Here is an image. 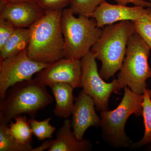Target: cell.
I'll list each match as a JSON object with an SVG mask.
<instances>
[{
    "mask_svg": "<svg viewBox=\"0 0 151 151\" xmlns=\"http://www.w3.org/2000/svg\"><path fill=\"white\" fill-rule=\"evenodd\" d=\"M48 64L37 62L31 58L28 54L27 48L17 55L1 60L0 100L4 99L11 86L32 79L33 76Z\"/></svg>",
    "mask_w": 151,
    "mask_h": 151,
    "instance_id": "8",
    "label": "cell"
},
{
    "mask_svg": "<svg viewBox=\"0 0 151 151\" xmlns=\"http://www.w3.org/2000/svg\"><path fill=\"white\" fill-rule=\"evenodd\" d=\"M81 60L63 58L49 63L37 73L36 78L45 86L65 83L73 89L81 87Z\"/></svg>",
    "mask_w": 151,
    "mask_h": 151,
    "instance_id": "9",
    "label": "cell"
},
{
    "mask_svg": "<svg viewBox=\"0 0 151 151\" xmlns=\"http://www.w3.org/2000/svg\"><path fill=\"white\" fill-rule=\"evenodd\" d=\"M74 16L70 8L63 10L61 29L65 42V57L81 60L101 36L103 29L94 18Z\"/></svg>",
    "mask_w": 151,
    "mask_h": 151,
    "instance_id": "5",
    "label": "cell"
},
{
    "mask_svg": "<svg viewBox=\"0 0 151 151\" xmlns=\"http://www.w3.org/2000/svg\"><path fill=\"white\" fill-rule=\"evenodd\" d=\"M139 6L133 7L109 4L106 1L98 6L91 16L96 21L97 26L103 29L106 26L123 21L134 22L142 17L148 11Z\"/></svg>",
    "mask_w": 151,
    "mask_h": 151,
    "instance_id": "10",
    "label": "cell"
},
{
    "mask_svg": "<svg viewBox=\"0 0 151 151\" xmlns=\"http://www.w3.org/2000/svg\"><path fill=\"white\" fill-rule=\"evenodd\" d=\"M135 32L145 41L151 49V8L140 19L133 22Z\"/></svg>",
    "mask_w": 151,
    "mask_h": 151,
    "instance_id": "21",
    "label": "cell"
},
{
    "mask_svg": "<svg viewBox=\"0 0 151 151\" xmlns=\"http://www.w3.org/2000/svg\"><path fill=\"white\" fill-rule=\"evenodd\" d=\"M51 118H48L42 121H37L34 119L28 120L32 131L33 135L39 141L51 139L56 128L50 124Z\"/></svg>",
    "mask_w": 151,
    "mask_h": 151,
    "instance_id": "19",
    "label": "cell"
},
{
    "mask_svg": "<svg viewBox=\"0 0 151 151\" xmlns=\"http://www.w3.org/2000/svg\"><path fill=\"white\" fill-rule=\"evenodd\" d=\"M105 0H72L70 8L74 14L91 17V15Z\"/></svg>",
    "mask_w": 151,
    "mask_h": 151,
    "instance_id": "20",
    "label": "cell"
},
{
    "mask_svg": "<svg viewBox=\"0 0 151 151\" xmlns=\"http://www.w3.org/2000/svg\"><path fill=\"white\" fill-rule=\"evenodd\" d=\"M55 101L53 113L60 118L67 119L73 112L74 101L73 88L71 85L65 83H56L49 86Z\"/></svg>",
    "mask_w": 151,
    "mask_h": 151,
    "instance_id": "14",
    "label": "cell"
},
{
    "mask_svg": "<svg viewBox=\"0 0 151 151\" xmlns=\"http://www.w3.org/2000/svg\"><path fill=\"white\" fill-rule=\"evenodd\" d=\"M149 1H150V2L151 3V0H149Z\"/></svg>",
    "mask_w": 151,
    "mask_h": 151,
    "instance_id": "27",
    "label": "cell"
},
{
    "mask_svg": "<svg viewBox=\"0 0 151 151\" xmlns=\"http://www.w3.org/2000/svg\"><path fill=\"white\" fill-rule=\"evenodd\" d=\"M72 0H39L38 4L44 11L59 10L70 5Z\"/></svg>",
    "mask_w": 151,
    "mask_h": 151,
    "instance_id": "23",
    "label": "cell"
},
{
    "mask_svg": "<svg viewBox=\"0 0 151 151\" xmlns=\"http://www.w3.org/2000/svg\"><path fill=\"white\" fill-rule=\"evenodd\" d=\"M124 89V97L116 109L100 112L103 137L110 145L116 148L132 145V141L125 131L126 123L132 114L139 117L142 114L143 94L135 93L128 86Z\"/></svg>",
    "mask_w": 151,
    "mask_h": 151,
    "instance_id": "4",
    "label": "cell"
},
{
    "mask_svg": "<svg viewBox=\"0 0 151 151\" xmlns=\"http://www.w3.org/2000/svg\"><path fill=\"white\" fill-rule=\"evenodd\" d=\"M46 87L35 78L10 87L0 102V122L8 124L12 119L24 114L34 119L38 111L53 102Z\"/></svg>",
    "mask_w": 151,
    "mask_h": 151,
    "instance_id": "2",
    "label": "cell"
},
{
    "mask_svg": "<svg viewBox=\"0 0 151 151\" xmlns=\"http://www.w3.org/2000/svg\"><path fill=\"white\" fill-rule=\"evenodd\" d=\"M29 39V28H17L9 39L0 49L1 60L17 55L27 48Z\"/></svg>",
    "mask_w": 151,
    "mask_h": 151,
    "instance_id": "15",
    "label": "cell"
},
{
    "mask_svg": "<svg viewBox=\"0 0 151 151\" xmlns=\"http://www.w3.org/2000/svg\"><path fill=\"white\" fill-rule=\"evenodd\" d=\"M1 8L2 7L7 4L19 2H28L38 4L39 0H0Z\"/></svg>",
    "mask_w": 151,
    "mask_h": 151,
    "instance_id": "25",
    "label": "cell"
},
{
    "mask_svg": "<svg viewBox=\"0 0 151 151\" xmlns=\"http://www.w3.org/2000/svg\"><path fill=\"white\" fill-rule=\"evenodd\" d=\"M16 28L6 20L0 17V49L6 43Z\"/></svg>",
    "mask_w": 151,
    "mask_h": 151,
    "instance_id": "22",
    "label": "cell"
},
{
    "mask_svg": "<svg viewBox=\"0 0 151 151\" xmlns=\"http://www.w3.org/2000/svg\"><path fill=\"white\" fill-rule=\"evenodd\" d=\"M119 4L127 5L128 4H133L136 6H139L143 7L151 8L150 2L145 0H114Z\"/></svg>",
    "mask_w": 151,
    "mask_h": 151,
    "instance_id": "24",
    "label": "cell"
},
{
    "mask_svg": "<svg viewBox=\"0 0 151 151\" xmlns=\"http://www.w3.org/2000/svg\"><path fill=\"white\" fill-rule=\"evenodd\" d=\"M95 107L94 100L81 91L74 103L71 122L74 135L79 140L84 139L89 127H100L101 119L95 112Z\"/></svg>",
    "mask_w": 151,
    "mask_h": 151,
    "instance_id": "11",
    "label": "cell"
},
{
    "mask_svg": "<svg viewBox=\"0 0 151 151\" xmlns=\"http://www.w3.org/2000/svg\"><path fill=\"white\" fill-rule=\"evenodd\" d=\"M96 59L90 51L81 58V85L84 92L94 100L96 110L101 112L109 110L111 94L121 89L117 79L110 83L103 80L98 72Z\"/></svg>",
    "mask_w": 151,
    "mask_h": 151,
    "instance_id": "7",
    "label": "cell"
},
{
    "mask_svg": "<svg viewBox=\"0 0 151 151\" xmlns=\"http://www.w3.org/2000/svg\"><path fill=\"white\" fill-rule=\"evenodd\" d=\"M151 48L139 35L135 33L128 41L126 55L118 79L121 89L128 86L135 93L143 94L151 78L148 58Z\"/></svg>",
    "mask_w": 151,
    "mask_h": 151,
    "instance_id": "6",
    "label": "cell"
},
{
    "mask_svg": "<svg viewBox=\"0 0 151 151\" xmlns=\"http://www.w3.org/2000/svg\"><path fill=\"white\" fill-rule=\"evenodd\" d=\"M62 11H45L29 29L28 54L34 60L49 64L65 57V42L61 29Z\"/></svg>",
    "mask_w": 151,
    "mask_h": 151,
    "instance_id": "1",
    "label": "cell"
},
{
    "mask_svg": "<svg viewBox=\"0 0 151 151\" xmlns=\"http://www.w3.org/2000/svg\"><path fill=\"white\" fill-rule=\"evenodd\" d=\"M134 23L123 21L108 25L90 51L102 62L101 77L108 80L120 70L123 65L130 37L135 33Z\"/></svg>",
    "mask_w": 151,
    "mask_h": 151,
    "instance_id": "3",
    "label": "cell"
},
{
    "mask_svg": "<svg viewBox=\"0 0 151 151\" xmlns=\"http://www.w3.org/2000/svg\"><path fill=\"white\" fill-rule=\"evenodd\" d=\"M143 94L142 115L145 125V133L140 141L132 144V148H139L151 143V90L146 88Z\"/></svg>",
    "mask_w": 151,
    "mask_h": 151,
    "instance_id": "17",
    "label": "cell"
},
{
    "mask_svg": "<svg viewBox=\"0 0 151 151\" xmlns=\"http://www.w3.org/2000/svg\"><path fill=\"white\" fill-rule=\"evenodd\" d=\"M8 124L0 122V151H33L18 144L11 136Z\"/></svg>",
    "mask_w": 151,
    "mask_h": 151,
    "instance_id": "18",
    "label": "cell"
},
{
    "mask_svg": "<svg viewBox=\"0 0 151 151\" xmlns=\"http://www.w3.org/2000/svg\"><path fill=\"white\" fill-rule=\"evenodd\" d=\"M71 123L69 119L64 120L62 127L58 130L56 138L48 140L47 151H86L92 149V145L88 140H79L71 130Z\"/></svg>",
    "mask_w": 151,
    "mask_h": 151,
    "instance_id": "13",
    "label": "cell"
},
{
    "mask_svg": "<svg viewBox=\"0 0 151 151\" xmlns=\"http://www.w3.org/2000/svg\"><path fill=\"white\" fill-rule=\"evenodd\" d=\"M148 145V146L147 148V150H149L151 151V143L150 144H149Z\"/></svg>",
    "mask_w": 151,
    "mask_h": 151,
    "instance_id": "26",
    "label": "cell"
},
{
    "mask_svg": "<svg viewBox=\"0 0 151 151\" xmlns=\"http://www.w3.org/2000/svg\"><path fill=\"white\" fill-rule=\"evenodd\" d=\"M15 122H10L9 132L18 144L32 149V132L26 116H20L14 118Z\"/></svg>",
    "mask_w": 151,
    "mask_h": 151,
    "instance_id": "16",
    "label": "cell"
},
{
    "mask_svg": "<svg viewBox=\"0 0 151 151\" xmlns=\"http://www.w3.org/2000/svg\"><path fill=\"white\" fill-rule=\"evenodd\" d=\"M45 12L37 4L11 3L1 8L0 17L6 20L16 28H28L43 15Z\"/></svg>",
    "mask_w": 151,
    "mask_h": 151,
    "instance_id": "12",
    "label": "cell"
}]
</instances>
